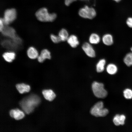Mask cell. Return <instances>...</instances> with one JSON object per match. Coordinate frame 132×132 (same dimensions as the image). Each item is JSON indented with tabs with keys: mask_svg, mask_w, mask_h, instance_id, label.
Segmentation results:
<instances>
[{
	"mask_svg": "<svg viewBox=\"0 0 132 132\" xmlns=\"http://www.w3.org/2000/svg\"><path fill=\"white\" fill-rule=\"evenodd\" d=\"M35 16L38 20L43 22H53L57 17L56 13H49L47 8L45 7L38 10L35 12Z\"/></svg>",
	"mask_w": 132,
	"mask_h": 132,
	"instance_id": "obj_1",
	"label": "cell"
},
{
	"mask_svg": "<svg viewBox=\"0 0 132 132\" xmlns=\"http://www.w3.org/2000/svg\"><path fill=\"white\" fill-rule=\"evenodd\" d=\"M103 103L100 101L97 102L91 108V114L96 117H103L106 116L109 113L108 110L103 108Z\"/></svg>",
	"mask_w": 132,
	"mask_h": 132,
	"instance_id": "obj_2",
	"label": "cell"
},
{
	"mask_svg": "<svg viewBox=\"0 0 132 132\" xmlns=\"http://www.w3.org/2000/svg\"><path fill=\"white\" fill-rule=\"evenodd\" d=\"M92 88L94 95L98 98H104L107 95V92L102 83L94 81L92 84Z\"/></svg>",
	"mask_w": 132,
	"mask_h": 132,
	"instance_id": "obj_3",
	"label": "cell"
},
{
	"mask_svg": "<svg viewBox=\"0 0 132 132\" xmlns=\"http://www.w3.org/2000/svg\"><path fill=\"white\" fill-rule=\"evenodd\" d=\"M16 17V10L12 8L7 9L5 11L2 18L5 25H8L15 20Z\"/></svg>",
	"mask_w": 132,
	"mask_h": 132,
	"instance_id": "obj_4",
	"label": "cell"
},
{
	"mask_svg": "<svg viewBox=\"0 0 132 132\" xmlns=\"http://www.w3.org/2000/svg\"><path fill=\"white\" fill-rule=\"evenodd\" d=\"M78 14L83 18L92 19L96 16V12L93 8L85 5L80 9Z\"/></svg>",
	"mask_w": 132,
	"mask_h": 132,
	"instance_id": "obj_5",
	"label": "cell"
},
{
	"mask_svg": "<svg viewBox=\"0 0 132 132\" xmlns=\"http://www.w3.org/2000/svg\"><path fill=\"white\" fill-rule=\"evenodd\" d=\"M1 32L4 36L12 40L15 39L18 36L16 34L14 29L8 25H5Z\"/></svg>",
	"mask_w": 132,
	"mask_h": 132,
	"instance_id": "obj_6",
	"label": "cell"
},
{
	"mask_svg": "<svg viewBox=\"0 0 132 132\" xmlns=\"http://www.w3.org/2000/svg\"><path fill=\"white\" fill-rule=\"evenodd\" d=\"M82 48L88 56L92 57L95 56V52L93 48L88 43H84L82 46Z\"/></svg>",
	"mask_w": 132,
	"mask_h": 132,
	"instance_id": "obj_7",
	"label": "cell"
},
{
	"mask_svg": "<svg viewBox=\"0 0 132 132\" xmlns=\"http://www.w3.org/2000/svg\"><path fill=\"white\" fill-rule=\"evenodd\" d=\"M51 57L50 51L47 49H44L41 51L37 58V59L38 62L42 63L46 59H50Z\"/></svg>",
	"mask_w": 132,
	"mask_h": 132,
	"instance_id": "obj_8",
	"label": "cell"
},
{
	"mask_svg": "<svg viewBox=\"0 0 132 132\" xmlns=\"http://www.w3.org/2000/svg\"><path fill=\"white\" fill-rule=\"evenodd\" d=\"M27 54L30 59H34L37 58L39 54L36 49L33 46H30L27 49Z\"/></svg>",
	"mask_w": 132,
	"mask_h": 132,
	"instance_id": "obj_9",
	"label": "cell"
},
{
	"mask_svg": "<svg viewBox=\"0 0 132 132\" xmlns=\"http://www.w3.org/2000/svg\"><path fill=\"white\" fill-rule=\"evenodd\" d=\"M10 114L11 117L17 120L22 119L24 116L23 112L17 109L11 110Z\"/></svg>",
	"mask_w": 132,
	"mask_h": 132,
	"instance_id": "obj_10",
	"label": "cell"
},
{
	"mask_svg": "<svg viewBox=\"0 0 132 132\" xmlns=\"http://www.w3.org/2000/svg\"><path fill=\"white\" fill-rule=\"evenodd\" d=\"M42 93L45 98L50 101L53 100L56 96L55 94L51 89L44 90Z\"/></svg>",
	"mask_w": 132,
	"mask_h": 132,
	"instance_id": "obj_11",
	"label": "cell"
},
{
	"mask_svg": "<svg viewBox=\"0 0 132 132\" xmlns=\"http://www.w3.org/2000/svg\"><path fill=\"white\" fill-rule=\"evenodd\" d=\"M2 57L8 63H11L15 59L16 54L13 52H6L3 54Z\"/></svg>",
	"mask_w": 132,
	"mask_h": 132,
	"instance_id": "obj_12",
	"label": "cell"
},
{
	"mask_svg": "<svg viewBox=\"0 0 132 132\" xmlns=\"http://www.w3.org/2000/svg\"><path fill=\"white\" fill-rule=\"evenodd\" d=\"M125 118V116L124 115L117 114L114 117L113 121L116 126L123 125L124 124Z\"/></svg>",
	"mask_w": 132,
	"mask_h": 132,
	"instance_id": "obj_13",
	"label": "cell"
},
{
	"mask_svg": "<svg viewBox=\"0 0 132 132\" xmlns=\"http://www.w3.org/2000/svg\"><path fill=\"white\" fill-rule=\"evenodd\" d=\"M68 43L72 47L77 46L79 43V41L76 36L72 34L69 36L67 40Z\"/></svg>",
	"mask_w": 132,
	"mask_h": 132,
	"instance_id": "obj_14",
	"label": "cell"
},
{
	"mask_svg": "<svg viewBox=\"0 0 132 132\" xmlns=\"http://www.w3.org/2000/svg\"><path fill=\"white\" fill-rule=\"evenodd\" d=\"M16 86L18 91L21 94L25 92H28L30 89L29 85L23 83L17 84Z\"/></svg>",
	"mask_w": 132,
	"mask_h": 132,
	"instance_id": "obj_15",
	"label": "cell"
},
{
	"mask_svg": "<svg viewBox=\"0 0 132 132\" xmlns=\"http://www.w3.org/2000/svg\"><path fill=\"white\" fill-rule=\"evenodd\" d=\"M102 39L103 43L107 45H111L113 43V37L112 35L110 34H104L103 36Z\"/></svg>",
	"mask_w": 132,
	"mask_h": 132,
	"instance_id": "obj_16",
	"label": "cell"
},
{
	"mask_svg": "<svg viewBox=\"0 0 132 132\" xmlns=\"http://www.w3.org/2000/svg\"><path fill=\"white\" fill-rule=\"evenodd\" d=\"M106 70L109 74L113 75L116 74L118 71V68L117 66L114 64L110 63L107 66Z\"/></svg>",
	"mask_w": 132,
	"mask_h": 132,
	"instance_id": "obj_17",
	"label": "cell"
},
{
	"mask_svg": "<svg viewBox=\"0 0 132 132\" xmlns=\"http://www.w3.org/2000/svg\"><path fill=\"white\" fill-rule=\"evenodd\" d=\"M106 63V61L105 59H102L100 60L96 65L97 71L98 72H103Z\"/></svg>",
	"mask_w": 132,
	"mask_h": 132,
	"instance_id": "obj_18",
	"label": "cell"
},
{
	"mask_svg": "<svg viewBox=\"0 0 132 132\" xmlns=\"http://www.w3.org/2000/svg\"><path fill=\"white\" fill-rule=\"evenodd\" d=\"M89 42L91 44H97L100 42V38L98 34L93 33L90 35L89 38Z\"/></svg>",
	"mask_w": 132,
	"mask_h": 132,
	"instance_id": "obj_19",
	"label": "cell"
},
{
	"mask_svg": "<svg viewBox=\"0 0 132 132\" xmlns=\"http://www.w3.org/2000/svg\"><path fill=\"white\" fill-rule=\"evenodd\" d=\"M58 35L62 41L67 40L69 36L67 31L64 28H63L60 30Z\"/></svg>",
	"mask_w": 132,
	"mask_h": 132,
	"instance_id": "obj_20",
	"label": "cell"
},
{
	"mask_svg": "<svg viewBox=\"0 0 132 132\" xmlns=\"http://www.w3.org/2000/svg\"><path fill=\"white\" fill-rule=\"evenodd\" d=\"M125 64L128 66H132V52L127 54L123 59Z\"/></svg>",
	"mask_w": 132,
	"mask_h": 132,
	"instance_id": "obj_21",
	"label": "cell"
},
{
	"mask_svg": "<svg viewBox=\"0 0 132 132\" xmlns=\"http://www.w3.org/2000/svg\"><path fill=\"white\" fill-rule=\"evenodd\" d=\"M124 97L127 99H130L132 98V90L129 89H126L123 92Z\"/></svg>",
	"mask_w": 132,
	"mask_h": 132,
	"instance_id": "obj_22",
	"label": "cell"
},
{
	"mask_svg": "<svg viewBox=\"0 0 132 132\" xmlns=\"http://www.w3.org/2000/svg\"><path fill=\"white\" fill-rule=\"evenodd\" d=\"M50 38L52 42L55 43H58L61 41L58 35L57 36L53 34H51L50 35Z\"/></svg>",
	"mask_w": 132,
	"mask_h": 132,
	"instance_id": "obj_23",
	"label": "cell"
},
{
	"mask_svg": "<svg viewBox=\"0 0 132 132\" xmlns=\"http://www.w3.org/2000/svg\"><path fill=\"white\" fill-rule=\"evenodd\" d=\"M126 23L129 27L132 28V17L128 18L126 20Z\"/></svg>",
	"mask_w": 132,
	"mask_h": 132,
	"instance_id": "obj_24",
	"label": "cell"
},
{
	"mask_svg": "<svg viewBox=\"0 0 132 132\" xmlns=\"http://www.w3.org/2000/svg\"><path fill=\"white\" fill-rule=\"evenodd\" d=\"M5 25L2 18H1L0 19V31L1 32L2 31Z\"/></svg>",
	"mask_w": 132,
	"mask_h": 132,
	"instance_id": "obj_25",
	"label": "cell"
},
{
	"mask_svg": "<svg viewBox=\"0 0 132 132\" xmlns=\"http://www.w3.org/2000/svg\"><path fill=\"white\" fill-rule=\"evenodd\" d=\"M76 0H65V4L67 6H69L71 3Z\"/></svg>",
	"mask_w": 132,
	"mask_h": 132,
	"instance_id": "obj_26",
	"label": "cell"
},
{
	"mask_svg": "<svg viewBox=\"0 0 132 132\" xmlns=\"http://www.w3.org/2000/svg\"><path fill=\"white\" fill-rule=\"evenodd\" d=\"M112 0L115 1L116 2H119L120 1H121V0Z\"/></svg>",
	"mask_w": 132,
	"mask_h": 132,
	"instance_id": "obj_27",
	"label": "cell"
},
{
	"mask_svg": "<svg viewBox=\"0 0 132 132\" xmlns=\"http://www.w3.org/2000/svg\"><path fill=\"white\" fill-rule=\"evenodd\" d=\"M82 0V1H87L89 0Z\"/></svg>",
	"mask_w": 132,
	"mask_h": 132,
	"instance_id": "obj_28",
	"label": "cell"
},
{
	"mask_svg": "<svg viewBox=\"0 0 132 132\" xmlns=\"http://www.w3.org/2000/svg\"><path fill=\"white\" fill-rule=\"evenodd\" d=\"M131 51L132 52V47L131 48Z\"/></svg>",
	"mask_w": 132,
	"mask_h": 132,
	"instance_id": "obj_29",
	"label": "cell"
}]
</instances>
